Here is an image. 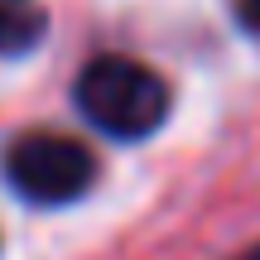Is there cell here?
I'll return each instance as SVG.
<instances>
[{
	"instance_id": "obj_3",
	"label": "cell",
	"mask_w": 260,
	"mask_h": 260,
	"mask_svg": "<svg viewBox=\"0 0 260 260\" xmlns=\"http://www.w3.org/2000/svg\"><path fill=\"white\" fill-rule=\"evenodd\" d=\"M44 24H48L44 5H34V0H0V58L34 48L44 39Z\"/></svg>"
},
{
	"instance_id": "obj_1",
	"label": "cell",
	"mask_w": 260,
	"mask_h": 260,
	"mask_svg": "<svg viewBox=\"0 0 260 260\" xmlns=\"http://www.w3.org/2000/svg\"><path fill=\"white\" fill-rule=\"evenodd\" d=\"M77 111L111 140H145L169 116V87L159 73L121 53H102L77 73Z\"/></svg>"
},
{
	"instance_id": "obj_4",
	"label": "cell",
	"mask_w": 260,
	"mask_h": 260,
	"mask_svg": "<svg viewBox=\"0 0 260 260\" xmlns=\"http://www.w3.org/2000/svg\"><path fill=\"white\" fill-rule=\"evenodd\" d=\"M241 19L251 29H260V0H241Z\"/></svg>"
},
{
	"instance_id": "obj_5",
	"label": "cell",
	"mask_w": 260,
	"mask_h": 260,
	"mask_svg": "<svg viewBox=\"0 0 260 260\" xmlns=\"http://www.w3.org/2000/svg\"><path fill=\"white\" fill-rule=\"evenodd\" d=\"M246 260H260V246H255V251H251V255H246Z\"/></svg>"
},
{
	"instance_id": "obj_2",
	"label": "cell",
	"mask_w": 260,
	"mask_h": 260,
	"mask_svg": "<svg viewBox=\"0 0 260 260\" xmlns=\"http://www.w3.org/2000/svg\"><path fill=\"white\" fill-rule=\"evenodd\" d=\"M5 178L19 198L39 207H63L92 188L96 178V159L82 140L73 135H53V130H29L10 145L5 154Z\"/></svg>"
}]
</instances>
